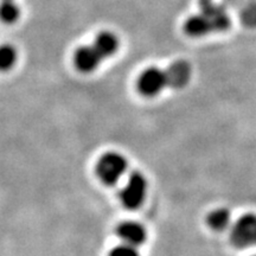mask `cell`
<instances>
[{
	"label": "cell",
	"mask_w": 256,
	"mask_h": 256,
	"mask_svg": "<svg viewBox=\"0 0 256 256\" xmlns=\"http://www.w3.org/2000/svg\"><path fill=\"white\" fill-rule=\"evenodd\" d=\"M200 12L191 16L184 23V32L188 36L197 38L217 32L228 31L232 19L224 8L215 4L214 0H200Z\"/></svg>",
	"instance_id": "obj_1"
},
{
	"label": "cell",
	"mask_w": 256,
	"mask_h": 256,
	"mask_svg": "<svg viewBox=\"0 0 256 256\" xmlns=\"http://www.w3.org/2000/svg\"><path fill=\"white\" fill-rule=\"evenodd\" d=\"M128 168L127 160L119 153L110 152L104 154L98 160L96 166L98 178L102 183L107 185H115L126 174Z\"/></svg>",
	"instance_id": "obj_2"
},
{
	"label": "cell",
	"mask_w": 256,
	"mask_h": 256,
	"mask_svg": "<svg viewBox=\"0 0 256 256\" xmlns=\"http://www.w3.org/2000/svg\"><path fill=\"white\" fill-rule=\"evenodd\" d=\"M230 241L236 248L246 249L256 246V215L244 214L230 228Z\"/></svg>",
	"instance_id": "obj_3"
},
{
	"label": "cell",
	"mask_w": 256,
	"mask_h": 256,
	"mask_svg": "<svg viewBox=\"0 0 256 256\" xmlns=\"http://www.w3.org/2000/svg\"><path fill=\"white\" fill-rule=\"evenodd\" d=\"M146 192L147 182L145 176L140 172H133L120 192V200L127 209L136 210L142 206Z\"/></svg>",
	"instance_id": "obj_4"
},
{
	"label": "cell",
	"mask_w": 256,
	"mask_h": 256,
	"mask_svg": "<svg viewBox=\"0 0 256 256\" xmlns=\"http://www.w3.org/2000/svg\"><path fill=\"white\" fill-rule=\"evenodd\" d=\"M166 86H168V80L165 72L154 66L146 69L138 81V88L140 92L148 98L158 95Z\"/></svg>",
	"instance_id": "obj_5"
},
{
	"label": "cell",
	"mask_w": 256,
	"mask_h": 256,
	"mask_svg": "<svg viewBox=\"0 0 256 256\" xmlns=\"http://www.w3.org/2000/svg\"><path fill=\"white\" fill-rule=\"evenodd\" d=\"M168 86L179 89L188 84L191 78V66L186 60H176L165 72Z\"/></svg>",
	"instance_id": "obj_6"
},
{
	"label": "cell",
	"mask_w": 256,
	"mask_h": 256,
	"mask_svg": "<svg viewBox=\"0 0 256 256\" xmlns=\"http://www.w3.org/2000/svg\"><path fill=\"white\" fill-rule=\"evenodd\" d=\"M102 57L98 50L92 46H81L76 50L74 56L76 68L82 72H92L100 66Z\"/></svg>",
	"instance_id": "obj_7"
},
{
	"label": "cell",
	"mask_w": 256,
	"mask_h": 256,
	"mask_svg": "<svg viewBox=\"0 0 256 256\" xmlns=\"http://www.w3.org/2000/svg\"><path fill=\"white\" fill-rule=\"evenodd\" d=\"M118 235L124 243L139 247L146 241L147 234L142 224L136 222H124L116 229Z\"/></svg>",
	"instance_id": "obj_8"
},
{
	"label": "cell",
	"mask_w": 256,
	"mask_h": 256,
	"mask_svg": "<svg viewBox=\"0 0 256 256\" xmlns=\"http://www.w3.org/2000/svg\"><path fill=\"white\" fill-rule=\"evenodd\" d=\"M94 48L98 50L102 58H107V57L113 56L119 49V40L112 32L104 31L96 37Z\"/></svg>",
	"instance_id": "obj_9"
},
{
	"label": "cell",
	"mask_w": 256,
	"mask_h": 256,
	"mask_svg": "<svg viewBox=\"0 0 256 256\" xmlns=\"http://www.w3.org/2000/svg\"><path fill=\"white\" fill-rule=\"evenodd\" d=\"M208 226L214 232H224L232 224V214L226 208H218L210 211L206 216Z\"/></svg>",
	"instance_id": "obj_10"
},
{
	"label": "cell",
	"mask_w": 256,
	"mask_h": 256,
	"mask_svg": "<svg viewBox=\"0 0 256 256\" xmlns=\"http://www.w3.org/2000/svg\"><path fill=\"white\" fill-rule=\"evenodd\" d=\"M20 17V8L14 0H2L0 2V20L6 24H14Z\"/></svg>",
	"instance_id": "obj_11"
},
{
	"label": "cell",
	"mask_w": 256,
	"mask_h": 256,
	"mask_svg": "<svg viewBox=\"0 0 256 256\" xmlns=\"http://www.w3.org/2000/svg\"><path fill=\"white\" fill-rule=\"evenodd\" d=\"M17 62V51L12 46L5 44L0 46V72H8Z\"/></svg>",
	"instance_id": "obj_12"
},
{
	"label": "cell",
	"mask_w": 256,
	"mask_h": 256,
	"mask_svg": "<svg viewBox=\"0 0 256 256\" xmlns=\"http://www.w3.org/2000/svg\"><path fill=\"white\" fill-rule=\"evenodd\" d=\"M110 256H140V255L136 247L124 243V244H120L118 246V247H115L113 250L110 252Z\"/></svg>",
	"instance_id": "obj_13"
}]
</instances>
